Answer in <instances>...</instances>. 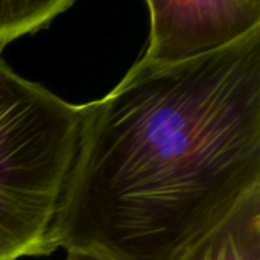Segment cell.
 <instances>
[{
	"label": "cell",
	"instance_id": "6da1fadb",
	"mask_svg": "<svg viewBox=\"0 0 260 260\" xmlns=\"http://www.w3.org/2000/svg\"><path fill=\"white\" fill-rule=\"evenodd\" d=\"M257 186L260 29L87 104L58 245L174 260Z\"/></svg>",
	"mask_w": 260,
	"mask_h": 260
},
{
	"label": "cell",
	"instance_id": "7a4b0ae2",
	"mask_svg": "<svg viewBox=\"0 0 260 260\" xmlns=\"http://www.w3.org/2000/svg\"><path fill=\"white\" fill-rule=\"evenodd\" d=\"M85 105L17 75L0 56V260L49 256L79 154Z\"/></svg>",
	"mask_w": 260,
	"mask_h": 260
},
{
	"label": "cell",
	"instance_id": "3957f363",
	"mask_svg": "<svg viewBox=\"0 0 260 260\" xmlns=\"http://www.w3.org/2000/svg\"><path fill=\"white\" fill-rule=\"evenodd\" d=\"M146 5L149 41L129 73L201 58L260 29L259 0H149Z\"/></svg>",
	"mask_w": 260,
	"mask_h": 260
},
{
	"label": "cell",
	"instance_id": "277c9868",
	"mask_svg": "<svg viewBox=\"0 0 260 260\" xmlns=\"http://www.w3.org/2000/svg\"><path fill=\"white\" fill-rule=\"evenodd\" d=\"M174 260H260V186Z\"/></svg>",
	"mask_w": 260,
	"mask_h": 260
},
{
	"label": "cell",
	"instance_id": "5b68a950",
	"mask_svg": "<svg viewBox=\"0 0 260 260\" xmlns=\"http://www.w3.org/2000/svg\"><path fill=\"white\" fill-rule=\"evenodd\" d=\"M70 6H73L72 0H2L0 52L12 40L46 27Z\"/></svg>",
	"mask_w": 260,
	"mask_h": 260
},
{
	"label": "cell",
	"instance_id": "8992f818",
	"mask_svg": "<svg viewBox=\"0 0 260 260\" xmlns=\"http://www.w3.org/2000/svg\"><path fill=\"white\" fill-rule=\"evenodd\" d=\"M66 260H119L98 250H72L67 251Z\"/></svg>",
	"mask_w": 260,
	"mask_h": 260
}]
</instances>
